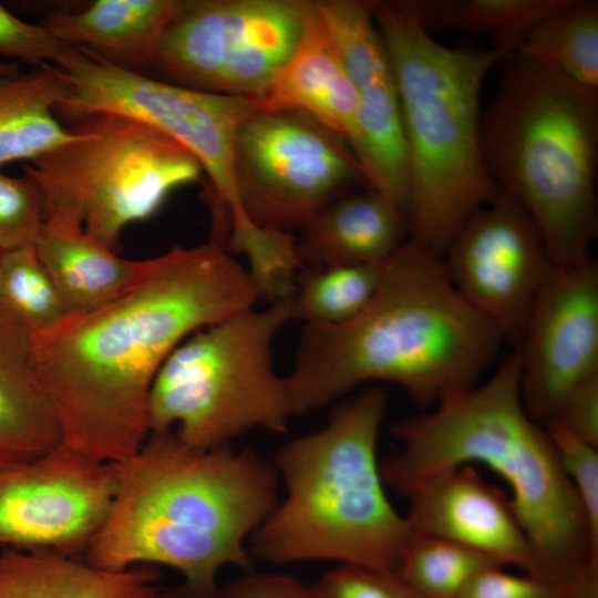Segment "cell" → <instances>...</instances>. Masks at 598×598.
Here are the masks:
<instances>
[{
    "mask_svg": "<svg viewBox=\"0 0 598 598\" xmlns=\"http://www.w3.org/2000/svg\"><path fill=\"white\" fill-rule=\"evenodd\" d=\"M403 498L409 503L404 516L413 532L452 540L503 567L512 565L535 575L532 547L511 497L471 465L433 474Z\"/></svg>",
    "mask_w": 598,
    "mask_h": 598,
    "instance_id": "2e32d148",
    "label": "cell"
},
{
    "mask_svg": "<svg viewBox=\"0 0 598 598\" xmlns=\"http://www.w3.org/2000/svg\"><path fill=\"white\" fill-rule=\"evenodd\" d=\"M442 259L460 296L517 349L535 300L556 268L523 204L498 188L461 226Z\"/></svg>",
    "mask_w": 598,
    "mask_h": 598,
    "instance_id": "4fadbf2b",
    "label": "cell"
},
{
    "mask_svg": "<svg viewBox=\"0 0 598 598\" xmlns=\"http://www.w3.org/2000/svg\"><path fill=\"white\" fill-rule=\"evenodd\" d=\"M34 247L66 313L87 312L107 305L135 286L152 265V258L120 257L81 227L44 223Z\"/></svg>",
    "mask_w": 598,
    "mask_h": 598,
    "instance_id": "ffe728a7",
    "label": "cell"
},
{
    "mask_svg": "<svg viewBox=\"0 0 598 598\" xmlns=\"http://www.w3.org/2000/svg\"><path fill=\"white\" fill-rule=\"evenodd\" d=\"M566 1L414 0L406 3L426 30L486 34L492 48L516 51L535 25Z\"/></svg>",
    "mask_w": 598,
    "mask_h": 598,
    "instance_id": "d4e9b609",
    "label": "cell"
},
{
    "mask_svg": "<svg viewBox=\"0 0 598 598\" xmlns=\"http://www.w3.org/2000/svg\"><path fill=\"white\" fill-rule=\"evenodd\" d=\"M3 251H4V250L0 247V264H1V259H2Z\"/></svg>",
    "mask_w": 598,
    "mask_h": 598,
    "instance_id": "ab89813d",
    "label": "cell"
},
{
    "mask_svg": "<svg viewBox=\"0 0 598 598\" xmlns=\"http://www.w3.org/2000/svg\"><path fill=\"white\" fill-rule=\"evenodd\" d=\"M299 262L308 269L338 265H381L406 239L404 213L370 190L336 198L302 228Z\"/></svg>",
    "mask_w": 598,
    "mask_h": 598,
    "instance_id": "ac0fdd59",
    "label": "cell"
},
{
    "mask_svg": "<svg viewBox=\"0 0 598 598\" xmlns=\"http://www.w3.org/2000/svg\"><path fill=\"white\" fill-rule=\"evenodd\" d=\"M502 337L453 287L443 259L406 239L381 267L368 306L340 324L303 323L285 375L292 416L357 386L388 382L421 409L478 383Z\"/></svg>",
    "mask_w": 598,
    "mask_h": 598,
    "instance_id": "7a4b0ae2",
    "label": "cell"
},
{
    "mask_svg": "<svg viewBox=\"0 0 598 598\" xmlns=\"http://www.w3.org/2000/svg\"><path fill=\"white\" fill-rule=\"evenodd\" d=\"M45 223L42 194L28 175L11 177L0 171V247L9 250L34 245Z\"/></svg>",
    "mask_w": 598,
    "mask_h": 598,
    "instance_id": "4dcf8cb0",
    "label": "cell"
},
{
    "mask_svg": "<svg viewBox=\"0 0 598 598\" xmlns=\"http://www.w3.org/2000/svg\"><path fill=\"white\" fill-rule=\"evenodd\" d=\"M56 66L71 86L59 114L72 122L118 114L164 133L199 162L229 226L241 230L250 225L238 190L236 143L240 126L261 109L259 100L174 84L78 47L68 45Z\"/></svg>",
    "mask_w": 598,
    "mask_h": 598,
    "instance_id": "30bf717a",
    "label": "cell"
},
{
    "mask_svg": "<svg viewBox=\"0 0 598 598\" xmlns=\"http://www.w3.org/2000/svg\"><path fill=\"white\" fill-rule=\"evenodd\" d=\"M388 402L382 388H365L278 450L283 495L249 540L255 563L395 570L413 532L388 497L377 455Z\"/></svg>",
    "mask_w": 598,
    "mask_h": 598,
    "instance_id": "5b68a950",
    "label": "cell"
},
{
    "mask_svg": "<svg viewBox=\"0 0 598 598\" xmlns=\"http://www.w3.org/2000/svg\"><path fill=\"white\" fill-rule=\"evenodd\" d=\"M179 7V0H96L81 11L48 13L40 23L66 45L144 73Z\"/></svg>",
    "mask_w": 598,
    "mask_h": 598,
    "instance_id": "d6986e66",
    "label": "cell"
},
{
    "mask_svg": "<svg viewBox=\"0 0 598 598\" xmlns=\"http://www.w3.org/2000/svg\"><path fill=\"white\" fill-rule=\"evenodd\" d=\"M573 587L509 574L495 566L474 575L456 598H570Z\"/></svg>",
    "mask_w": 598,
    "mask_h": 598,
    "instance_id": "836d02e7",
    "label": "cell"
},
{
    "mask_svg": "<svg viewBox=\"0 0 598 598\" xmlns=\"http://www.w3.org/2000/svg\"><path fill=\"white\" fill-rule=\"evenodd\" d=\"M150 598H196L183 585L174 587L161 586Z\"/></svg>",
    "mask_w": 598,
    "mask_h": 598,
    "instance_id": "74e56055",
    "label": "cell"
},
{
    "mask_svg": "<svg viewBox=\"0 0 598 598\" xmlns=\"http://www.w3.org/2000/svg\"><path fill=\"white\" fill-rule=\"evenodd\" d=\"M320 598H424L395 571L337 565L313 585Z\"/></svg>",
    "mask_w": 598,
    "mask_h": 598,
    "instance_id": "1f68e13d",
    "label": "cell"
},
{
    "mask_svg": "<svg viewBox=\"0 0 598 598\" xmlns=\"http://www.w3.org/2000/svg\"><path fill=\"white\" fill-rule=\"evenodd\" d=\"M213 598H320L312 585L282 574L246 571L217 588Z\"/></svg>",
    "mask_w": 598,
    "mask_h": 598,
    "instance_id": "e575fe53",
    "label": "cell"
},
{
    "mask_svg": "<svg viewBox=\"0 0 598 598\" xmlns=\"http://www.w3.org/2000/svg\"><path fill=\"white\" fill-rule=\"evenodd\" d=\"M115 489L113 463L63 443L0 470V546L85 553L104 523Z\"/></svg>",
    "mask_w": 598,
    "mask_h": 598,
    "instance_id": "5bb4252c",
    "label": "cell"
},
{
    "mask_svg": "<svg viewBox=\"0 0 598 598\" xmlns=\"http://www.w3.org/2000/svg\"><path fill=\"white\" fill-rule=\"evenodd\" d=\"M551 421L585 442L598 446V375L569 392Z\"/></svg>",
    "mask_w": 598,
    "mask_h": 598,
    "instance_id": "d590c367",
    "label": "cell"
},
{
    "mask_svg": "<svg viewBox=\"0 0 598 598\" xmlns=\"http://www.w3.org/2000/svg\"><path fill=\"white\" fill-rule=\"evenodd\" d=\"M570 598H598V561L591 563L576 580Z\"/></svg>",
    "mask_w": 598,
    "mask_h": 598,
    "instance_id": "8d00e7d4",
    "label": "cell"
},
{
    "mask_svg": "<svg viewBox=\"0 0 598 598\" xmlns=\"http://www.w3.org/2000/svg\"><path fill=\"white\" fill-rule=\"evenodd\" d=\"M74 123L71 141L23 172L42 194L45 223L81 227L114 251L128 225L204 173L184 146L132 117L101 113Z\"/></svg>",
    "mask_w": 598,
    "mask_h": 598,
    "instance_id": "9c48e42d",
    "label": "cell"
},
{
    "mask_svg": "<svg viewBox=\"0 0 598 598\" xmlns=\"http://www.w3.org/2000/svg\"><path fill=\"white\" fill-rule=\"evenodd\" d=\"M158 578L151 566L109 570L51 550L0 553V598H150Z\"/></svg>",
    "mask_w": 598,
    "mask_h": 598,
    "instance_id": "44dd1931",
    "label": "cell"
},
{
    "mask_svg": "<svg viewBox=\"0 0 598 598\" xmlns=\"http://www.w3.org/2000/svg\"><path fill=\"white\" fill-rule=\"evenodd\" d=\"M266 111H299L348 143L355 131L357 90L312 1L301 40L259 101Z\"/></svg>",
    "mask_w": 598,
    "mask_h": 598,
    "instance_id": "e0dca14e",
    "label": "cell"
},
{
    "mask_svg": "<svg viewBox=\"0 0 598 598\" xmlns=\"http://www.w3.org/2000/svg\"><path fill=\"white\" fill-rule=\"evenodd\" d=\"M260 297L248 269L216 237L173 246L121 297L28 333L61 443L105 463L132 456L150 435V393L169 354Z\"/></svg>",
    "mask_w": 598,
    "mask_h": 598,
    "instance_id": "6da1fadb",
    "label": "cell"
},
{
    "mask_svg": "<svg viewBox=\"0 0 598 598\" xmlns=\"http://www.w3.org/2000/svg\"><path fill=\"white\" fill-rule=\"evenodd\" d=\"M60 442L55 412L31 362L28 332L0 311V470Z\"/></svg>",
    "mask_w": 598,
    "mask_h": 598,
    "instance_id": "7402d4cb",
    "label": "cell"
},
{
    "mask_svg": "<svg viewBox=\"0 0 598 598\" xmlns=\"http://www.w3.org/2000/svg\"><path fill=\"white\" fill-rule=\"evenodd\" d=\"M516 350L524 408L545 425L569 392L598 375V266L591 257L554 269Z\"/></svg>",
    "mask_w": 598,
    "mask_h": 598,
    "instance_id": "9a60e30c",
    "label": "cell"
},
{
    "mask_svg": "<svg viewBox=\"0 0 598 598\" xmlns=\"http://www.w3.org/2000/svg\"><path fill=\"white\" fill-rule=\"evenodd\" d=\"M495 566L503 567L461 544L413 532L394 571L424 598H456L474 575Z\"/></svg>",
    "mask_w": 598,
    "mask_h": 598,
    "instance_id": "83f0119b",
    "label": "cell"
},
{
    "mask_svg": "<svg viewBox=\"0 0 598 598\" xmlns=\"http://www.w3.org/2000/svg\"><path fill=\"white\" fill-rule=\"evenodd\" d=\"M311 3L181 1L153 69L174 84L260 101L297 49Z\"/></svg>",
    "mask_w": 598,
    "mask_h": 598,
    "instance_id": "8fae6325",
    "label": "cell"
},
{
    "mask_svg": "<svg viewBox=\"0 0 598 598\" xmlns=\"http://www.w3.org/2000/svg\"><path fill=\"white\" fill-rule=\"evenodd\" d=\"M355 131L350 150L371 189L406 217L409 159L393 69L355 85Z\"/></svg>",
    "mask_w": 598,
    "mask_h": 598,
    "instance_id": "cb8c5ba5",
    "label": "cell"
},
{
    "mask_svg": "<svg viewBox=\"0 0 598 598\" xmlns=\"http://www.w3.org/2000/svg\"><path fill=\"white\" fill-rule=\"evenodd\" d=\"M516 51L598 90V2L567 0L540 20Z\"/></svg>",
    "mask_w": 598,
    "mask_h": 598,
    "instance_id": "484cf974",
    "label": "cell"
},
{
    "mask_svg": "<svg viewBox=\"0 0 598 598\" xmlns=\"http://www.w3.org/2000/svg\"><path fill=\"white\" fill-rule=\"evenodd\" d=\"M370 7L393 69L408 150V238L442 257L498 193L481 150V92L489 71L515 51L444 45L406 1Z\"/></svg>",
    "mask_w": 598,
    "mask_h": 598,
    "instance_id": "8992f818",
    "label": "cell"
},
{
    "mask_svg": "<svg viewBox=\"0 0 598 598\" xmlns=\"http://www.w3.org/2000/svg\"><path fill=\"white\" fill-rule=\"evenodd\" d=\"M556 450L559 463L573 484L585 512L591 548L598 556V451L559 423L543 425Z\"/></svg>",
    "mask_w": 598,
    "mask_h": 598,
    "instance_id": "f546056e",
    "label": "cell"
},
{
    "mask_svg": "<svg viewBox=\"0 0 598 598\" xmlns=\"http://www.w3.org/2000/svg\"><path fill=\"white\" fill-rule=\"evenodd\" d=\"M382 264L308 269L290 296L291 320L340 324L353 319L374 296Z\"/></svg>",
    "mask_w": 598,
    "mask_h": 598,
    "instance_id": "4316f807",
    "label": "cell"
},
{
    "mask_svg": "<svg viewBox=\"0 0 598 598\" xmlns=\"http://www.w3.org/2000/svg\"><path fill=\"white\" fill-rule=\"evenodd\" d=\"M289 320L290 297L185 339L152 385L150 434L172 431L188 447L214 450L254 429L285 433L293 416L272 347Z\"/></svg>",
    "mask_w": 598,
    "mask_h": 598,
    "instance_id": "ba28073f",
    "label": "cell"
},
{
    "mask_svg": "<svg viewBox=\"0 0 598 598\" xmlns=\"http://www.w3.org/2000/svg\"><path fill=\"white\" fill-rule=\"evenodd\" d=\"M400 450L380 461L385 487L401 497L422 480L480 463L503 478L530 544L535 577L571 586L594 561L588 522L543 425L520 395L515 349L485 381L398 421Z\"/></svg>",
    "mask_w": 598,
    "mask_h": 598,
    "instance_id": "277c9868",
    "label": "cell"
},
{
    "mask_svg": "<svg viewBox=\"0 0 598 598\" xmlns=\"http://www.w3.org/2000/svg\"><path fill=\"white\" fill-rule=\"evenodd\" d=\"M18 63L14 62H8L0 59V70H11L18 68Z\"/></svg>",
    "mask_w": 598,
    "mask_h": 598,
    "instance_id": "f35d334b",
    "label": "cell"
},
{
    "mask_svg": "<svg viewBox=\"0 0 598 598\" xmlns=\"http://www.w3.org/2000/svg\"><path fill=\"white\" fill-rule=\"evenodd\" d=\"M236 173L241 206L259 228H302L362 173L341 137L299 111L262 107L240 126Z\"/></svg>",
    "mask_w": 598,
    "mask_h": 598,
    "instance_id": "7c38bea8",
    "label": "cell"
},
{
    "mask_svg": "<svg viewBox=\"0 0 598 598\" xmlns=\"http://www.w3.org/2000/svg\"><path fill=\"white\" fill-rule=\"evenodd\" d=\"M0 311L28 333L41 331L66 315L34 245L3 251L0 264Z\"/></svg>",
    "mask_w": 598,
    "mask_h": 598,
    "instance_id": "f1b7e54d",
    "label": "cell"
},
{
    "mask_svg": "<svg viewBox=\"0 0 598 598\" xmlns=\"http://www.w3.org/2000/svg\"><path fill=\"white\" fill-rule=\"evenodd\" d=\"M113 464V499L87 563L168 567L196 598H213L227 567L254 570L249 540L279 499L272 461L246 448L195 450L166 431Z\"/></svg>",
    "mask_w": 598,
    "mask_h": 598,
    "instance_id": "3957f363",
    "label": "cell"
},
{
    "mask_svg": "<svg viewBox=\"0 0 598 598\" xmlns=\"http://www.w3.org/2000/svg\"><path fill=\"white\" fill-rule=\"evenodd\" d=\"M485 167L537 225L556 268L588 260L597 236L598 90L517 51L480 124Z\"/></svg>",
    "mask_w": 598,
    "mask_h": 598,
    "instance_id": "52a82bcc",
    "label": "cell"
},
{
    "mask_svg": "<svg viewBox=\"0 0 598 598\" xmlns=\"http://www.w3.org/2000/svg\"><path fill=\"white\" fill-rule=\"evenodd\" d=\"M70 91L65 73L54 64L0 70V166L31 163L75 136L55 115Z\"/></svg>",
    "mask_w": 598,
    "mask_h": 598,
    "instance_id": "603a6c76",
    "label": "cell"
},
{
    "mask_svg": "<svg viewBox=\"0 0 598 598\" xmlns=\"http://www.w3.org/2000/svg\"><path fill=\"white\" fill-rule=\"evenodd\" d=\"M66 44L54 38L41 23L27 22L0 3V59L23 62L33 68L58 64Z\"/></svg>",
    "mask_w": 598,
    "mask_h": 598,
    "instance_id": "d6a6232c",
    "label": "cell"
}]
</instances>
